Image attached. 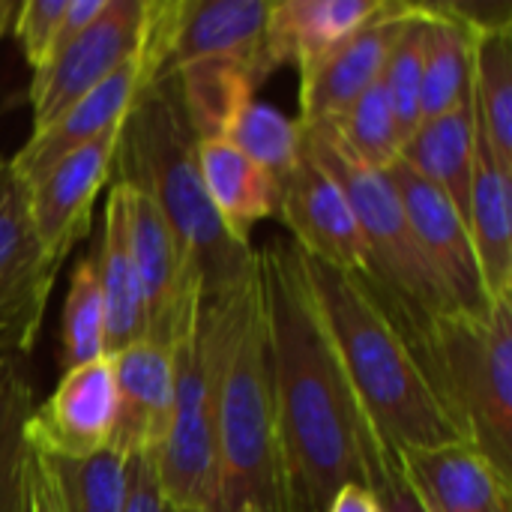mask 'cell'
I'll return each instance as SVG.
<instances>
[{
	"instance_id": "6da1fadb",
	"label": "cell",
	"mask_w": 512,
	"mask_h": 512,
	"mask_svg": "<svg viewBox=\"0 0 512 512\" xmlns=\"http://www.w3.org/2000/svg\"><path fill=\"white\" fill-rule=\"evenodd\" d=\"M258 276L288 512H327L342 486H369L384 441L351 390L300 249L291 240L264 246Z\"/></svg>"
},
{
	"instance_id": "7a4b0ae2",
	"label": "cell",
	"mask_w": 512,
	"mask_h": 512,
	"mask_svg": "<svg viewBox=\"0 0 512 512\" xmlns=\"http://www.w3.org/2000/svg\"><path fill=\"white\" fill-rule=\"evenodd\" d=\"M195 147L177 78L162 75L138 93L123 120L111 180L153 198L210 300L246 285L258 270V252L222 225L204 192Z\"/></svg>"
},
{
	"instance_id": "3957f363",
	"label": "cell",
	"mask_w": 512,
	"mask_h": 512,
	"mask_svg": "<svg viewBox=\"0 0 512 512\" xmlns=\"http://www.w3.org/2000/svg\"><path fill=\"white\" fill-rule=\"evenodd\" d=\"M303 267L351 390L378 438L393 453L465 441L369 282L306 255Z\"/></svg>"
},
{
	"instance_id": "277c9868",
	"label": "cell",
	"mask_w": 512,
	"mask_h": 512,
	"mask_svg": "<svg viewBox=\"0 0 512 512\" xmlns=\"http://www.w3.org/2000/svg\"><path fill=\"white\" fill-rule=\"evenodd\" d=\"M219 512H288L261 276L231 294L216 393Z\"/></svg>"
},
{
	"instance_id": "5b68a950",
	"label": "cell",
	"mask_w": 512,
	"mask_h": 512,
	"mask_svg": "<svg viewBox=\"0 0 512 512\" xmlns=\"http://www.w3.org/2000/svg\"><path fill=\"white\" fill-rule=\"evenodd\" d=\"M387 315L465 441L512 480V300H495L486 318Z\"/></svg>"
},
{
	"instance_id": "8992f818",
	"label": "cell",
	"mask_w": 512,
	"mask_h": 512,
	"mask_svg": "<svg viewBox=\"0 0 512 512\" xmlns=\"http://www.w3.org/2000/svg\"><path fill=\"white\" fill-rule=\"evenodd\" d=\"M231 294L192 297L171 342V420L153 456L159 489L171 512H219L216 393Z\"/></svg>"
},
{
	"instance_id": "52a82bcc",
	"label": "cell",
	"mask_w": 512,
	"mask_h": 512,
	"mask_svg": "<svg viewBox=\"0 0 512 512\" xmlns=\"http://www.w3.org/2000/svg\"><path fill=\"white\" fill-rule=\"evenodd\" d=\"M306 153L342 189L360 237L366 243V282L378 300L402 318H438L459 312L423 258L402 198L387 171L363 162L342 138L336 123L303 126Z\"/></svg>"
},
{
	"instance_id": "ba28073f",
	"label": "cell",
	"mask_w": 512,
	"mask_h": 512,
	"mask_svg": "<svg viewBox=\"0 0 512 512\" xmlns=\"http://www.w3.org/2000/svg\"><path fill=\"white\" fill-rule=\"evenodd\" d=\"M60 264L33 231L24 180L0 159V357L36 345Z\"/></svg>"
},
{
	"instance_id": "9c48e42d",
	"label": "cell",
	"mask_w": 512,
	"mask_h": 512,
	"mask_svg": "<svg viewBox=\"0 0 512 512\" xmlns=\"http://www.w3.org/2000/svg\"><path fill=\"white\" fill-rule=\"evenodd\" d=\"M147 0H108L102 15L63 51H57L30 81L33 132L51 126L66 108L99 87L129 57L144 33Z\"/></svg>"
},
{
	"instance_id": "30bf717a",
	"label": "cell",
	"mask_w": 512,
	"mask_h": 512,
	"mask_svg": "<svg viewBox=\"0 0 512 512\" xmlns=\"http://www.w3.org/2000/svg\"><path fill=\"white\" fill-rule=\"evenodd\" d=\"M387 177L393 180L402 198L405 216L411 222L423 258L447 288L453 306L468 318H486L495 300L483 285L468 222L462 219L456 204L399 159L387 168Z\"/></svg>"
},
{
	"instance_id": "8fae6325",
	"label": "cell",
	"mask_w": 512,
	"mask_h": 512,
	"mask_svg": "<svg viewBox=\"0 0 512 512\" xmlns=\"http://www.w3.org/2000/svg\"><path fill=\"white\" fill-rule=\"evenodd\" d=\"M120 129L123 123L84 144L81 150L63 156L33 183H24L33 231L42 249L57 261H66V255L78 246V240H84L90 228L93 204L102 186L114 177Z\"/></svg>"
},
{
	"instance_id": "7c38bea8",
	"label": "cell",
	"mask_w": 512,
	"mask_h": 512,
	"mask_svg": "<svg viewBox=\"0 0 512 512\" xmlns=\"http://www.w3.org/2000/svg\"><path fill=\"white\" fill-rule=\"evenodd\" d=\"M276 216L288 225L291 243L306 258L366 276L369 255L357 219L336 180L306 153V144L294 171L279 183Z\"/></svg>"
},
{
	"instance_id": "4fadbf2b",
	"label": "cell",
	"mask_w": 512,
	"mask_h": 512,
	"mask_svg": "<svg viewBox=\"0 0 512 512\" xmlns=\"http://www.w3.org/2000/svg\"><path fill=\"white\" fill-rule=\"evenodd\" d=\"M411 15V0H387L384 9L321 63L300 72V126L339 120L372 84Z\"/></svg>"
},
{
	"instance_id": "5bb4252c",
	"label": "cell",
	"mask_w": 512,
	"mask_h": 512,
	"mask_svg": "<svg viewBox=\"0 0 512 512\" xmlns=\"http://www.w3.org/2000/svg\"><path fill=\"white\" fill-rule=\"evenodd\" d=\"M270 6L267 0H174L165 75L198 60H231L261 87Z\"/></svg>"
},
{
	"instance_id": "9a60e30c",
	"label": "cell",
	"mask_w": 512,
	"mask_h": 512,
	"mask_svg": "<svg viewBox=\"0 0 512 512\" xmlns=\"http://www.w3.org/2000/svg\"><path fill=\"white\" fill-rule=\"evenodd\" d=\"M156 78H162L159 66L138 45L135 57H129L117 72H111L99 87H93L87 96H81L72 108H66L51 126L30 132L27 144L15 156H9L12 171L24 183H33L39 174H45L63 156L81 150L84 144L96 141L108 129L120 126L126 120L129 108L135 105L138 93L147 84H153Z\"/></svg>"
},
{
	"instance_id": "2e32d148",
	"label": "cell",
	"mask_w": 512,
	"mask_h": 512,
	"mask_svg": "<svg viewBox=\"0 0 512 512\" xmlns=\"http://www.w3.org/2000/svg\"><path fill=\"white\" fill-rule=\"evenodd\" d=\"M114 372L111 360L66 369L57 390L33 408L27 444L42 456L84 459L108 447L114 432Z\"/></svg>"
},
{
	"instance_id": "e0dca14e",
	"label": "cell",
	"mask_w": 512,
	"mask_h": 512,
	"mask_svg": "<svg viewBox=\"0 0 512 512\" xmlns=\"http://www.w3.org/2000/svg\"><path fill=\"white\" fill-rule=\"evenodd\" d=\"M126 210H129V243L135 270L141 279L144 312H147V342L171 348L177 324L192 297L204 294L201 279L186 264L168 222L150 195L135 186H126Z\"/></svg>"
},
{
	"instance_id": "ac0fdd59",
	"label": "cell",
	"mask_w": 512,
	"mask_h": 512,
	"mask_svg": "<svg viewBox=\"0 0 512 512\" xmlns=\"http://www.w3.org/2000/svg\"><path fill=\"white\" fill-rule=\"evenodd\" d=\"M396 465L423 512H512L510 477L468 441L396 450Z\"/></svg>"
},
{
	"instance_id": "d6986e66",
	"label": "cell",
	"mask_w": 512,
	"mask_h": 512,
	"mask_svg": "<svg viewBox=\"0 0 512 512\" xmlns=\"http://www.w3.org/2000/svg\"><path fill=\"white\" fill-rule=\"evenodd\" d=\"M111 360L114 372V432L108 447L132 456H156L165 441L174 399V360L171 348L156 342H138L117 351Z\"/></svg>"
},
{
	"instance_id": "ffe728a7",
	"label": "cell",
	"mask_w": 512,
	"mask_h": 512,
	"mask_svg": "<svg viewBox=\"0 0 512 512\" xmlns=\"http://www.w3.org/2000/svg\"><path fill=\"white\" fill-rule=\"evenodd\" d=\"M387 0H279L270 6L264 39V75L282 66L312 69L363 24H369Z\"/></svg>"
},
{
	"instance_id": "44dd1931",
	"label": "cell",
	"mask_w": 512,
	"mask_h": 512,
	"mask_svg": "<svg viewBox=\"0 0 512 512\" xmlns=\"http://www.w3.org/2000/svg\"><path fill=\"white\" fill-rule=\"evenodd\" d=\"M93 261H96V276L105 306V357H114L117 351L147 339L144 294L132 258V243H129L126 189L120 183H111L105 201L102 240L93 252Z\"/></svg>"
},
{
	"instance_id": "7402d4cb",
	"label": "cell",
	"mask_w": 512,
	"mask_h": 512,
	"mask_svg": "<svg viewBox=\"0 0 512 512\" xmlns=\"http://www.w3.org/2000/svg\"><path fill=\"white\" fill-rule=\"evenodd\" d=\"M468 234L489 297L512 300V171L498 165L480 126L468 198Z\"/></svg>"
},
{
	"instance_id": "603a6c76",
	"label": "cell",
	"mask_w": 512,
	"mask_h": 512,
	"mask_svg": "<svg viewBox=\"0 0 512 512\" xmlns=\"http://www.w3.org/2000/svg\"><path fill=\"white\" fill-rule=\"evenodd\" d=\"M195 159L204 192L222 225L234 240L249 243L252 228L276 216L279 183L261 165L219 138H201L195 147Z\"/></svg>"
},
{
	"instance_id": "cb8c5ba5",
	"label": "cell",
	"mask_w": 512,
	"mask_h": 512,
	"mask_svg": "<svg viewBox=\"0 0 512 512\" xmlns=\"http://www.w3.org/2000/svg\"><path fill=\"white\" fill-rule=\"evenodd\" d=\"M474 150H477V117H474V99H468L447 114L423 120L417 132L402 144L399 162H405L423 180L438 186L468 222Z\"/></svg>"
},
{
	"instance_id": "d4e9b609",
	"label": "cell",
	"mask_w": 512,
	"mask_h": 512,
	"mask_svg": "<svg viewBox=\"0 0 512 512\" xmlns=\"http://www.w3.org/2000/svg\"><path fill=\"white\" fill-rule=\"evenodd\" d=\"M423 12V120L447 114L471 99L477 36L435 3H417Z\"/></svg>"
},
{
	"instance_id": "484cf974",
	"label": "cell",
	"mask_w": 512,
	"mask_h": 512,
	"mask_svg": "<svg viewBox=\"0 0 512 512\" xmlns=\"http://www.w3.org/2000/svg\"><path fill=\"white\" fill-rule=\"evenodd\" d=\"M471 99L492 156L512 171V27L477 36Z\"/></svg>"
},
{
	"instance_id": "4316f807",
	"label": "cell",
	"mask_w": 512,
	"mask_h": 512,
	"mask_svg": "<svg viewBox=\"0 0 512 512\" xmlns=\"http://www.w3.org/2000/svg\"><path fill=\"white\" fill-rule=\"evenodd\" d=\"M195 138H222L234 114L255 99L252 75L231 60H198L174 72Z\"/></svg>"
},
{
	"instance_id": "83f0119b",
	"label": "cell",
	"mask_w": 512,
	"mask_h": 512,
	"mask_svg": "<svg viewBox=\"0 0 512 512\" xmlns=\"http://www.w3.org/2000/svg\"><path fill=\"white\" fill-rule=\"evenodd\" d=\"M33 384L18 357H0V512H24L27 504V423Z\"/></svg>"
},
{
	"instance_id": "f1b7e54d",
	"label": "cell",
	"mask_w": 512,
	"mask_h": 512,
	"mask_svg": "<svg viewBox=\"0 0 512 512\" xmlns=\"http://www.w3.org/2000/svg\"><path fill=\"white\" fill-rule=\"evenodd\" d=\"M57 489L63 512H123L129 495V459L105 447L84 459L36 453Z\"/></svg>"
},
{
	"instance_id": "f546056e",
	"label": "cell",
	"mask_w": 512,
	"mask_h": 512,
	"mask_svg": "<svg viewBox=\"0 0 512 512\" xmlns=\"http://www.w3.org/2000/svg\"><path fill=\"white\" fill-rule=\"evenodd\" d=\"M219 141H228L231 147H237L255 165H261L276 183H282L303 156L300 120H291L279 108L264 105L258 99L246 102L234 114V120L228 123Z\"/></svg>"
},
{
	"instance_id": "4dcf8cb0",
	"label": "cell",
	"mask_w": 512,
	"mask_h": 512,
	"mask_svg": "<svg viewBox=\"0 0 512 512\" xmlns=\"http://www.w3.org/2000/svg\"><path fill=\"white\" fill-rule=\"evenodd\" d=\"M63 372L105 357V306L96 276L93 252L84 255L69 279L63 300V336H60Z\"/></svg>"
},
{
	"instance_id": "1f68e13d",
	"label": "cell",
	"mask_w": 512,
	"mask_h": 512,
	"mask_svg": "<svg viewBox=\"0 0 512 512\" xmlns=\"http://www.w3.org/2000/svg\"><path fill=\"white\" fill-rule=\"evenodd\" d=\"M423 27V12L411 3V15L381 72V87L390 99L402 144L423 123Z\"/></svg>"
},
{
	"instance_id": "d6a6232c",
	"label": "cell",
	"mask_w": 512,
	"mask_h": 512,
	"mask_svg": "<svg viewBox=\"0 0 512 512\" xmlns=\"http://www.w3.org/2000/svg\"><path fill=\"white\" fill-rule=\"evenodd\" d=\"M330 123H336L345 144L372 168L387 171L399 159L402 135H399V126H396V117H393V108L381 81L372 84L339 120H330Z\"/></svg>"
},
{
	"instance_id": "836d02e7",
	"label": "cell",
	"mask_w": 512,
	"mask_h": 512,
	"mask_svg": "<svg viewBox=\"0 0 512 512\" xmlns=\"http://www.w3.org/2000/svg\"><path fill=\"white\" fill-rule=\"evenodd\" d=\"M63 9H66V0H24L15 9L12 33H15L18 48L33 72L42 69L54 51Z\"/></svg>"
},
{
	"instance_id": "e575fe53",
	"label": "cell",
	"mask_w": 512,
	"mask_h": 512,
	"mask_svg": "<svg viewBox=\"0 0 512 512\" xmlns=\"http://www.w3.org/2000/svg\"><path fill=\"white\" fill-rule=\"evenodd\" d=\"M369 489L375 492L381 512H423L417 498L411 495V489L405 486L399 465H396V453L387 444H381V450L372 459Z\"/></svg>"
},
{
	"instance_id": "d590c367",
	"label": "cell",
	"mask_w": 512,
	"mask_h": 512,
	"mask_svg": "<svg viewBox=\"0 0 512 512\" xmlns=\"http://www.w3.org/2000/svg\"><path fill=\"white\" fill-rule=\"evenodd\" d=\"M123 512H171L156 477L153 456H132L129 459V495Z\"/></svg>"
},
{
	"instance_id": "8d00e7d4",
	"label": "cell",
	"mask_w": 512,
	"mask_h": 512,
	"mask_svg": "<svg viewBox=\"0 0 512 512\" xmlns=\"http://www.w3.org/2000/svg\"><path fill=\"white\" fill-rule=\"evenodd\" d=\"M105 3H108V0H66V9H63L60 27H57V39H54L51 57H54L57 51H63L69 42H75V39L87 30V27L102 15ZM51 57H48V60H51Z\"/></svg>"
},
{
	"instance_id": "74e56055",
	"label": "cell",
	"mask_w": 512,
	"mask_h": 512,
	"mask_svg": "<svg viewBox=\"0 0 512 512\" xmlns=\"http://www.w3.org/2000/svg\"><path fill=\"white\" fill-rule=\"evenodd\" d=\"M27 512H63L54 480L45 462L33 450H30V465H27Z\"/></svg>"
},
{
	"instance_id": "f35d334b",
	"label": "cell",
	"mask_w": 512,
	"mask_h": 512,
	"mask_svg": "<svg viewBox=\"0 0 512 512\" xmlns=\"http://www.w3.org/2000/svg\"><path fill=\"white\" fill-rule=\"evenodd\" d=\"M327 512H381V507H378V498H375V492L369 486L348 483L333 495Z\"/></svg>"
},
{
	"instance_id": "ab89813d",
	"label": "cell",
	"mask_w": 512,
	"mask_h": 512,
	"mask_svg": "<svg viewBox=\"0 0 512 512\" xmlns=\"http://www.w3.org/2000/svg\"><path fill=\"white\" fill-rule=\"evenodd\" d=\"M15 9H18V3H12V0H0V39H3V33L12 27Z\"/></svg>"
},
{
	"instance_id": "60d3db41",
	"label": "cell",
	"mask_w": 512,
	"mask_h": 512,
	"mask_svg": "<svg viewBox=\"0 0 512 512\" xmlns=\"http://www.w3.org/2000/svg\"><path fill=\"white\" fill-rule=\"evenodd\" d=\"M240 512H258V510H240Z\"/></svg>"
},
{
	"instance_id": "b9f144b4",
	"label": "cell",
	"mask_w": 512,
	"mask_h": 512,
	"mask_svg": "<svg viewBox=\"0 0 512 512\" xmlns=\"http://www.w3.org/2000/svg\"><path fill=\"white\" fill-rule=\"evenodd\" d=\"M24 512H27V504H24Z\"/></svg>"
}]
</instances>
